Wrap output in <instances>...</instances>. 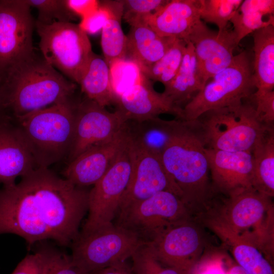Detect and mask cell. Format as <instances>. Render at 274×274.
<instances>
[{
	"label": "cell",
	"instance_id": "12",
	"mask_svg": "<svg viewBox=\"0 0 274 274\" xmlns=\"http://www.w3.org/2000/svg\"><path fill=\"white\" fill-rule=\"evenodd\" d=\"M127 142L109 170L89 191L88 217L80 233H89L113 224L131 174Z\"/></svg>",
	"mask_w": 274,
	"mask_h": 274
},
{
	"label": "cell",
	"instance_id": "8",
	"mask_svg": "<svg viewBox=\"0 0 274 274\" xmlns=\"http://www.w3.org/2000/svg\"><path fill=\"white\" fill-rule=\"evenodd\" d=\"M43 58L78 84L93 53L87 34L72 22L43 24L35 22Z\"/></svg>",
	"mask_w": 274,
	"mask_h": 274
},
{
	"label": "cell",
	"instance_id": "4",
	"mask_svg": "<svg viewBox=\"0 0 274 274\" xmlns=\"http://www.w3.org/2000/svg\"><path fill=\"white\" fill-rule=\"evenodd\" d=\"M77 102L72 98L14 117L37 168L49 167L67 157Z\"/></svg>",
	"mask_w": 274,
	"mask_h": 274
},
{
	"label": "cell",
	"instance_id": "16",
	"mask_svg": "<svg viewBox=\"0 0 274 274\" xmlns=\"http://www.w3.org/2000/svg\"><path fill=\"white\" fill-rule=\"evenodd\" d=\"M188 42L194 46L197 75L202 88L209 79L230 65L238 45L232 30L215 32L202 21L194 27Z\"/></svg>",
	"mask_w": 274,
	"mask_h": 274
},
{
	"label": "cell",
	"instance_id": "3",
	"mask_svg": "<svg viewBox=\"0 0 274 274\" xmlns=\"http://www.w3.org/2000/svg\"><path fill=\"white\" fill-rule=\"evenodd\" d=\"M2 86L7 112L14 117L71 98L77 88L36 53L14 68Z\"/></svg>",
	"mask_w": 274,
	"mask_h": 274
},
{
	"label": "cell",
	"instance_id": "27",
	"mask_svg": "<svg viewBox=\"0 0 274 274\" xmlns=\"http://www.w3.org/2000/svg\"><path fill=\"white\" fill-rule=\"evenodd\" d=\"M79 85L86 97L100 106L115 103L110 66L104 57L93 52Z\"/></svg>",
	"mask_w": 274,
	"mask_h": 274
},
{
	"label": "cell",
	"instance_id": "15",
	"mask_svg": "<svg viewBox=\"0 0 274 274\" xmlns=\"http://www.w3.org/2000/svg\"><path fill=\"white\" fill-rule=\"evenodd\" d=\"M189 220L167 228L147 243L162 264L191 273L201 252L203 238L199 228Z\"/></svg>",
	"mask_w": 274,
	"mask_h": 274
},
{
	"label": "cell",
	"instance_id": "5",
	"mask_svg": "<svg viewBox=\"0 0 274 274\" xmlns=\"http://www.w3.org/2000/svg\"><path fill=\"white\" fill-rule=\"evenodd\" d=\"M206 148L251 152L270 126L258 119L255 107L241 104L208 111L195 120Z\"/></svg>",
	"mask_w": 274,
	"mask_h": 274
},
{
	"label": "cell",
	"instance_id": "28",
	"mask_svg": "<svg viewBox=\"0 0 274 274\" xmlns=\"http://www.w3.org/2000/svg\"><path fill=\"white\" fill-rule=\"evenodd\" d=\"M102 2L108 10V16L101 31V46L104 57L110 65L126 58L127 38L121 26L123 1Z\"/></svg>",
	"mask_w": 274,
	"mask_h": 274
},
{
	"label": "cell",
	"instance_id": "6",
	"mask_svg": "<svg viewBox=\"0 0 274 274\" xmlns=\"http://www.w3.org/2000/svg\"><path fill=\"white\" fill-rule=\"evenodd\" d=\"M248 53L234 55L231 63L216 74L182 108L181 120H195L204 113L234 106L254 93L253 68Z\"/></svg>",
	"mask_w": 274,
	"mask_h": 274
},
{
	"label": "cell",
	"instance_id": "44",
	"mask_svg": "<svg viewBox=\"0 0 274 274\" xmlns=\"http://www.w3.org/2000/svg\"><path fill=\"white\" fill-rule=\"evenodd\" d=\"M199 274H227L222 267L219 265V263L206 264L204 267L201 268V272Z\"/></svg>",
	"mask_w": 274,
	"mask_h": 274
},
{
	"label": "cell",
	"instance_id": "20",
	"mask_svg": "<svg viewBox=\"0 0 274 274\" xmlns=\"http://www.w3.org/2000/svg\"><path fill=\"white\" fill-rule=\"evenodd\" d=\"M115 104L116 111L127 122H141L165 113L179 119L182 112L163 93L156 92L148 79L128 89L116 99Z\"/></svg>",
	"mask_w": 274,
	"mask_h": 274
},
{
	"label": "cell",
	"instance_id": "24",
	"mask_svg": "<svg viewBox=\"0 0 274 274\" xmlns=\"http://www.w3.org/2000/svg\"><path fill=\"white\" fill-rule=\"evenodd\" d=\"M164 88L163 94L176 107L181 109L202 89L197 75L194 48L191 42H187L177 73Z\"/></svg>",
	"mask_w": 274,
	"mask_h": 274
},
{
	"label": "cell",
	"instance_id": "19",
	"mask_svg": "<svg viewBox=\"0 0 274 274\" xmlns=\"http://www.w3.org/2000/svg\"><path fill=\"white\" fill-rule=\"evenodd\" d=\"M32 156L13 117H0V183H16V179L36 168Z\"/></svg>",
	"mask_w": 274,
	"mask_h": 274
},
{
	"label": "cell",
	"instance_id": "23",
	"mask_svg": "<svg viewBox=\"0 0 274 274\" xmlns=\"http://www.w3.org/2000/svg\"><path fill=\"white\" fill-rule=\"evenodd\" d=\"M126 38L125 59L136 63L141 70L160 59L177 39L159 36L145 22L130 26Z\"/></svg>",
	"mask_w": 274,
	"mask_h": 274
},
{
	"label": "cell",
	"instance_id": "36",
	"mask_svg": "<svg viewBox=\"0 0 274 274\" xmlns=\"http://www.w3.org/2000/svg\"><path fill=\"white\" fill-rule=\"evenodd\" d=\"M168 1L165 0L123 1L122 18L130 26L143 22L145 17L159 9Z\"/></svg>",
	"mask_w": 274,
	"mask_h": 274
},
{
	"label": "cell",
	"instance_id": "18",
	"mask_svg": "<svg viewBox=\"0 0 274 274\" xmlns=\"http://www.w3.org/2000/svg\"><path fill=\"white\" fill-rule=\"evenodd\" d=\"M213 186L229 196L253 188V157L250 152L205 149Z\"/></svg>",
	"mask_w": 274,
	"mask_h": 274
},
{
	"label": "cell",
	"instance_id": "26",
	"mask_svg": "<svg viewBox=\"0 0 274 274\" xmlns=\"http://www.w3.org/2000/svg\"><path fill=\"white\" fill-rule=\"evenodd\" d=\"M273 126L265 131L253 147V188L270 197L274 195Z\"/></svg>",
	"mask_w": 274,
	"mask_h": 274
},
{
	"label": "cell",
	"instance_id": "43",
	"mask_svg": "<svg viewBox=\"0 0 274 274\" xmlns=\"http://www.w3.org/2000/svg\"><path fill=\"white\" fill-rule=\"evenodd\" d=\"M92 274H132L125 262L105 268Z\"/></svg>",
	"mask_w": 274,
	"mask_h": 274
},
{
	"label": "cell",
	"instance_id": "22",
	"mask_svg": "<svg viewBox=\"0 0 274 274\" xmlns=\"http://www.w3.org/2000/svg\"><path fill=\"white\" fill-rule=\"evenodd\" d=\"M206 222L230 248L237 264L248 274H274L273 254L266 251L268 249L214 222Z\"/></svg>",
	"mask_w": 274,
	"mask_h": 274
},
{
	"label": "cell",
	"instance_id": "10",
	"mask_svg": "<svg viewBox=\"0 0 274 274\" xmlns=\"http://www.w3.org/2000/svg\"><path fill=\"white\" fill-rule=\"evenodd\" d=\"M190 215L178 195L163 191L119 209L115 225L149 243L167 228L189 219Z\"/></svg>",
	"mask_w": 274,
	"mask_h": 274
},
{
	"label": "cell",
	"instance_id": "7",
	"mask_svg": "<svg viewBox=\"0 0 274 274\" xmlns=\"http://www.w3.org/2000/svg\"><path fill=\"white\" fill-rule=\"evenodd\" d=\"M208 220L257 244L272 248L273 207L270 197L254 189L229 196Z\"/></svg>",
	"mask_w": 274,
	"mask_h": 274
},
{
	"label": "cell",
	"instance_id": "9",
	"mask_svg": "<svg viewBox=\"0 0 274 274\" xmlns=\"http://www.w3.org/2000/svg\"><path fill=\"white\" fill-rule=\"evenodd\" d=\"M146 243L135 234L113 224L87 233L80 232L72 243L73 263L92 274L131 258Z\"/></svg>",
	"mask_w": 274,
	"mask_h": 274
},
{
	"label": "cell",
	"instance_id": "41",
	"mask_svg": "<svg viewBox=\"0 0 274 274\" xmlns=\"http://www.w3.org/2000/svg\"><path fill=\"white\" fill-rule=\"evenodd\" d=\"M66 5L75 16L82 18L97 9L99 1L96 0H65Z\"/></svg>",
	"mask_w": 274,
	"mask_h": 274
},
{
	"label": "cell",
	"instance_id": "33",
	"mask_svg": "<svg viewBox=\"0 0 274 274\" xmlns=\"http://www.w3.org/2000/svg\"><path fill=\"white\" fill-rule=\"evenodd\" d=\"M131 258L132 274H190L162 264L156 258L150 245L147 243L142 245Z\"/></svg>",
	"mask_w": 274,
	"mask_h": 274
},
{
	"label": "cell",
	"instance_id": "42",
	"mask_svg": "<svg viewBox=\"0 0 274 274\" xmlns=\"http://www.w3.org/2000/svg\"><path fill=\"white\" fill-rule=\"evenodd\" d=\"M239 11L252 10L262 13L264 16L273 15V0H246L243 1L238 9Z\"/></svg>",
	"mask_w": 274,
	"mask_h": 274
},
{
	"label": "cell",
	"instance_id": "25",
	"mask_svg": "<svg viewBox=\"0 0 274 274\" xmlns=\"http://www.w3.org/2000/svg\"><path fill=\"white\" fill-rule=\"evenodd\" d=\"M254 59L253 77L256 92L273 90L274 26L269 25L253 32Z\"/></svg>",
	"mask_w": 274,
	"mask_h": 274
},
{
	"label": "cell",
	"instance_id": "32",
	"mask_svg": "<svg viewBox=\"0 0 274 274\" xmlns=\"http://www.w3.org/2000/svg\"><path fill=\"white\" fill-rule=\"evenodd\" d=\"M242 0H201L200 18L215 24L218 31L227 29L228 22L242 3Z\"/></svg>",
	"mask_w": 274,
	"mask_h": 274
},
{
	"label": "cell",
	"instance_id": "30",
	"mask_svg": "<svg viewBox=\"0 0 274 274\" xmlns=\"http://www.w3.org/2000/svg\"><path fill=\"white\" fill-rule=\"evenodd\" d=\"M187 42L177 39L172 47L157 61L141 70L150 81H158L164 87L174 79L181 65Z\"/></svg>",
	"mask_w": 274,
	"mask_h": 274
},
{
	"label": "cell",
	"instance_id": "17",
	"mask_svg": "<svg viewBox=\"0 0 274 274\" xmlns=\"http://www.w3.org/2000/svg\"><path fill=\"white\" fill-rule=\"evenodd\" d=\"M129 135L127 122L111 140L94 146L68 163L63 178L76 186L94 185L109 170L126 145Z\"/></svg>",
	"mask_w": 274,
	"mask_h": 274
},
{
	"label": "cell",
	"instance_id": "13",
	"mask_svg": "<svg viewBox=\"0 0 274 274\" xmlns=\"http://www.w3.org/2000/svg\"><path fill=\"white\" fill-rule=\"evenodd\" d=\"M127 146L132 170L119 209L163 191L171 192L181 199V193L166 170L160 155L145 149L131 136L129 132Z\"/></svg>",
	"mask_w": 274,
	"mask_h": 274
},
{
	"label": "cell",
	"instance_id": "45",
	"mask_svg": "<svg viewBox=\"0 0 274 274\" xmlns=\"http://www.w3.org/2000/svg\"><path fill=\"white\" fill-rule=\"evenodd\" d=\"M7 113L4 91L2 85L0 84V117Z\"/></svg>",
	"mask_w": 274,
	"mask_h": 274
},
{
	"label": "cell",
	"instance_id": "40",
	"mask_svg": "<svg viewBox=\"0 0 274 274\" xmlns=\"http://www.w3.org/2000/svg\"><path fill=\"white\" fill-rule=\"evenodd\" d=\"M108 12L102 1L97 9L81 19L78 24L80 27L87 35H94L101 29L107 19Z\"/></svg>",
	"mask_w": 274,
	"mask_h": 274
},
{
	"label": "cell",
	"instance_id": "11",
	"mask_svg": "<svg viewBox=\"0 0 274 274\" xmlns=\"http://www.w3.org/2000/svg\"><path fill=\"white\" fill-rule=\"evenodd\" d=\"M35 22L25 0H0V84L16 66L36 53Z\"/></svg>",
	"mask_w": 274,
	"mask_h": 274
},
{
	"label": "cell",
	"instance_id": "37",
	"mask_svg": "<svg viewBox=\"0 0 274 274\" xmlns=\"http://www.w3.org/2000/svg\"><path fill=\"white\" fill-rule=\"evenodd\" d=\"M50 249L42 248L33 254L27 255L11 274H48Z\"/></svg>",
	"mask_w": 274,
	"mask_h": 274
},
{
	"label": "cell",
	"instance_id": "2",
	"mask_svg": "<svg viewBox=\"0 0 274 274\" xmlns=\"http://www.w3.org/2000/svg\"><path fill=\"white\" fill-rule=\"evenodd\" d=\"M205 149L195 120H172L170 136L160 156L190 213L205 208L211 197Z\"/></svg>",
	"mask_w": 274,
	"mask_h": 274
},
{
	"label": "cell",
	"instance_id": "46",
	"mask_svg": "<svg viewBox=\"0 0 274 274\" xmlns=\"http://www.w3.org/2000/svg\"><path fill=\"white\" fill-rule=\"evenodd\" d=\"M227 274H248L237 264L231 266L227 272Z\"/></svg>",
	"mask_w": 274,
	"mask_h": 274
},
{
	"label": "cell",
	"instance_id": "34",
	"mask_svg": "<svg viewBox=\"0 0 274 274\" xmlns=\"http://www.w3.org/2000/svg\"><path fill=\"white\" fill-rule=\"evenodd\" d=\"M264 15L252 10H237L230 21L233 25L237 45L247 35L269 25L274 26L273 15L264 20Z\"/></svg>",
	"mask_w": 274,
	"mask_h": 274
},
{
	"label": "cell",
	"instance_id": "1",
	"mask_svg": "<svg viewBox=\"0 0 274 274\" xmlns=\"http://www.w3.org/2000/svg\"><path fill=\"white\" fill-rule=\"evenodd\" d=\"M88 192L49 168H36L0 189V234L20 236L29 247L46 239L71 245L88 211Z\"/></svg>",
	"mask_w": 274,
	"mask_h": 274
},
{
	"label": "cell",
	"instance_id": "21",
	"mask_svg": "<svg viewBox=\"0 0 274 274\" xmlns=\"http://www.w3.org/2000/svg\"><path fill=\"white\" fill-rule=\"evenodd\" d=\"M201 0H173L144 19L159 36L188 42L194 27L201 21Z\"/></svg>",
	"mask_w": 274,
	"mask_h": 274
},
{
	"label": "cell",
	"instance_id": "39",
	"mask_svg": "<svg viewBox=\"0 0 274 274\" xmlns=\"http://www.w3.org/2000/svg\"><path fill=\"white\" fill-rule=\"evenodd\" d=\"M48 274H88L83 272L72 262L71 256L50 249V262Z\"/></svg>",
	"mask_w": 274,
	"mask_h": 274
},
{
	"label": "cell",
	"instance_id": "29",
	"mask_svg": "<svg viewBox=\"0 0 274 274\" xmlns=\"http://www.w3.org/2000/svg\"><path fill=\"white\" fill-rule=\"evenodd\" d=\"M132 122L134 125L131 126L127 122L131 136L148 151L161 155L170 136L172 120L157 117L141 122Z\"/></svg>",
	"mask_w": 274,
	"mask_h": 274
},
{
	"label": "cell",
	"instance_id": "14",
	"mask_svg": "<svg viewBox=\"0 0 274 274\" xmlns=\"http://www.w3.org/2000/svg\"><path fill=\"white\" fill-rule=\"evenodd\" d=\"M126 122L118 111L110 112L85 96L77 102L68 163L89 148L111 140Z\"/></svg>",
	"mask_w": 274,
	"mask_h": 274
},
{
	"label": "cell",
	"instance_id": "38",
	"mask_svg": "<svg viewBox=\"0 0 274 274\" xmlns=\"http://www.w3.org/2000/svg\"><path fill=\"white\" fill-rule=\"evenodd\" d=\"M255 102V109L258 120L267 126H273L274 91L254 92L251 95Z\"/></svg>",
	"mask_w": 274,
	"mask_h": 274
},
{
	"label": "cell",
	"instance_id": "35",
	"mask_svg": "<svg viewBox=\"0 0 274 274\" xmlns=\"http://www.w3.org/2000/svg\"><path fill=\"white\" fill-rule=\"evenodd\" d=\"M29 6L38 12L36 21L43 24L54 22H71L75 17L68 9L65 0H25Z\"/></svg>",
	"mask_w": 274,
	"mask_h": 274
},
{
	"label": "cell",
	"instance_id": "31",
	"mask_svg": "<svg viewBox=\"0 0 274 274\" xmlns=\"http://www.w3.org/2000/svg\"><path fill=\"white\" fill-rule=\"evenodd\" d=\"M109 66L115 102L128 89L148 79L139 65L129 59L119 60Z\"/></svg>",
	"mask_w": 274,
	"mask_h": 274
}]
</instances>
